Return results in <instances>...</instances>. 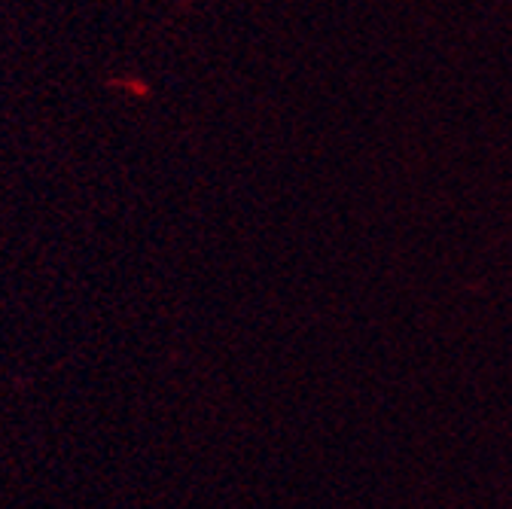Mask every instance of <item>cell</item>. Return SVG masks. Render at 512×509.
Instances as JSON below:
<instances>
[]
</instances>
